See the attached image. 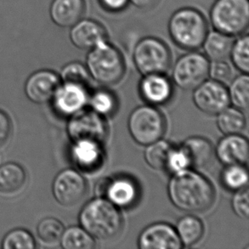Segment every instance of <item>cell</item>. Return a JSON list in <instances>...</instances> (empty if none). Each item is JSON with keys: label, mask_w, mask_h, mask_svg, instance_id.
Here are the masks:
<instances>
[{"label": "cell", "mask_w": 249, "mask_h": 249, "mask_svg": "<svg viewBox=\"0 0 249 249\" xmlns=\"http://www.w3.org/2000/svg\"><path fill=\"white\" fill-rule=\"evenodd\" d=\"M67 132L73 142L90 141L101 144L107 136V124L103 116L84 108L70 117Z\"/></svg>", "instance_id": "9c48e42d"}, {"label": "cell", "mask_w": 249, "mask_h": 249, "mask_svg": "<svg viewBox=\"0 0 249 249\" xmlns=\"http://www.w3.org/2000/svg\"><path fill=\"white\" fill-rule=\"evenodd\" d=\"M3 249H35L37 248L34 236L21 228L12 230L7 233L2 241Z\"/></svg>", "instance_id": "4dcf8cb0"}, {"label": "cell", "mask_w": 249, "mask_h": 249, "mask_svg": "<svg viewBox=\"0 0 249 249\" xmlns=\"http://www.w3.org/2000/svg\"><path fill=\"white\" fill-rule=\"evenodd\" d=\"M233 64L243 73L249 72V35H240L233 42L230 54Z\"/></svg>", "instance_id": "1f68e13d"}, {"label": "cell", "mask_w": 249, "mask_h": 249, "mask_svg": "<svg viewBox=\"0 0 249 249\" xmlns=\"http://www.w3.org/2000/svg\"><path fill=\"white\" fill-rule=\"evenodd\" d=\"M12 133V124L9 116L0 110V148L3 147L10 141Z\"/></svg>", "instance_id": "74e56055"}, {"label": "cell", "mask_w": 249, "mask_h": 249, "mask_svg": "<svg viewBox=\"0 0 249 249\" xmlns=\"http://www.w3.org/2000/svg\"><path fill=\"white\" fill-rule=\"evenodd\" d=\"M61 84V78L56 72L44 69L29 76L24 91L29 101L35 104H44L52 101Z\"/></svg>", "instance_id": "7c38bea8"}, {"label": "cell", "mask_w": 249, "mask_h": 249, "mask_svg": "<svg viewBox=\"0 0 249 249\" xmlns=\"http://www.w3.org/2000/svg\"><path fill=\"white\" fill-rule=\"evenodd\" d=\"M133 60L142 75L165 73L171 65V52L161 39L145 37L135 44Z\"/></svg>", "instance_id": "52a82bcc"}, {"label": "cell", "mask_w": 249, "mask_h": 249, "mask_svg": "<svg viewBox=\"0 0 249 249\" xmlns=\"http://www.w3.org/2000/svg\"><path fill=\"white\" fill-rule=\"evenodd\" d=\"M53 106L58 114L64 117L71 115L84 109L89 101L87 87L81 84L61 83L54 98Z\"/></svg>", "instance_id": "4fadbf2b"}, {"label": "cell", "mask_w": 249, "mask_h": 249, "mask_svg": "<svg viewBox=\"0 0 249 249\" xmlns=\"http://www.w3.org/2000/svg\"><path fill=\"white\" fill-rule=\"evenodd\" d=\"M140 92L149 104L160 106L171 99L173 87L164 73H152L144 75L140 83Z\"/></svg>", "instance_id": "e0dca14e"}, {"label": "cell", "mask_w": 249, "mask_h": 249, "mask_svg": "<svg viewBox=\"0 0 249 249\" xmlns=\"http://www.w3.org/2000/svg\"><path fill=\"white\" fill-rule=\"evenodd\" d=\"M209 16L214 30L238 37L249 28V0H216Z\"/></svg>", "instance_id": "5b68a950"}, {"label": "cell", "mask_w": 249, "mask_h": 249, "mask_svg": "<svg viewBox=\"0 0 249 249\" xmlns=\"http://www.w3.org/2000/svg\"><path fill=\"white\" fill-rule=\"evenodd\" d=\"M172 148L171 144L162 139L146 145L144 155L145 162L156 170L166 169L168 155Z\"/></svg>", "instance_id": "4316f807"}, {"label": "cell", "mask_w": 249, "mask_h": 249, "mask_svg": "<svg viewBox=\"0 0 249 249\" xmlns=\"http://www.w3.org/2000/svg\"><path fill=\"white\" fill-rule=\"evenodd\" d=\"M223 185L231 191H239L248 187L249 172L244 165H226L221 174Z\"/></svg>", "instance_id": "f546056e"}, {"label": "cell", "mask_w": 249, "mask_h": 249, "mask_svg": "<svg viewBox=\"0 0 249 249\" xmlns=\"http://www.w3.org/2000/svg\"><path fill=\"white\" fill-rule=\"evenodd\" d=\"M85 10V0H53L50 14L55 25L68 28L84 18Z\"/></svg>", "instance_id": "d6986e66"}, {"label": "cell", "mask_w": 249, "mask_h": 249, "mask_svg": "<svg viewBox=\"0 0 249 249\" xmlns=\"http://www.w3.org/2000/svg\"><path fill=\"white\" fill-rule=\"evenodd\" d=\"M209 67L210 62L205 54L190 51L175 62L173 80L183 89H194L209 78Z\"/></svg>", "instance_id": "ba28073f"}, {"label": "cell", "mask_w": 249, "mask_h": 249, "mask_svg": "<svg viewBox=\"0 0 249 249\" xmlns=\"http://www.w3.org/2000/svg\"><path fill=\"white\" fill-rule=\"evenodd\" d=\"M214 152L219 162L225 165H245L249 162V142L240 134L226 135L219 141Z\"/></svg>", "instance_id": "2e32d148"}, {"label": "cell", "mask_w": 249, "mask_h": 249, "mask_svg": "<svg viewBox=\"0 0 249 249\" xmlns=\"http://www.w3.org/2000/svg\"><path fill=\"white\" fill-rule=\"evenodd\" d=\"M175 231L182 245L192 247L198 243L202 238L204 233V226L198 217L188 214L178 219Z\"/></svg>", "instance_id": "cb8c5ba5"}, {"label": "cell", "mask_w": 249, "mask_h": 249, "mask_svg": "<svg viewBox=\"0 0 249 249\" xmlns=\"http://www.w3.org/2000/svg\"><path fill=\"white\" fill-rule=\"evenodd\" d=\"M190 168L191 162L181 146L179 148L173 147L168 155L166 169L173 174H176Z\"/></svg>", "instance_id": "e575fe53"}, {"label": "cell", "mask_w": 249, "mask_h": 249, "mask_svg": "<svg viewBox=\"0 0 249 249\" xmlns=\"http://www.w3.org/2000/svg\"><path fill=\"white\" fill-rule=\"evenodd\" d=\"M71 156L75 165L84 172L94 171L103 161L101 143L90 141L73 142Z\"/></svg>", "instance_id": "ffe728a7"}, {"label": "cell", "mask_w": 249, "mask_h": 249, "mask_svg": "<svg viewBox=\"0 0 249 249\" xmlns=\"http://www.w3.org/2000/svg\"><path fill=\"white\" fill-rule=\"evenodd\" d=\"M60 243L64 249H92L95 247L94 237L82 226H71L65 229Z\"/></svg>", "instance_id": "484cf974"}, {"label": "cell", "mask_w": 249, "mask_h": 249, "mask_svg": "<svg viewBox=\"0 0 249 249\" xmlns=\"http://www.w3.org/2000/svg\"><path fill=\"white\" fill-rule=\"evenodd\" d=\"M232 69L226 61H213L209 67V77L220 84H228L232 78Z\"/></svg>", "instance_id": "d590c367"}, {"label": "cell", "mask_w": 249, "mask_h": 249, "mask_svg": "<svg viewBox=\"0 0 249 249\" xmlns=\"http://www.w3.org/2000/svg\"><path fill=\"white\" fill-rule=\"evenodd\" d=\"M230 102L240 110H248L249 107V77L247 73L233 79L230 85Z\"/></svg>", "instance_id": "83f0119b"}, {"label": "cell", "mask_w": 249, "mask_h": 249, "mask_svg": "<svg viewBox=\"0 0 249 249\" xmlns=\"http://www.w3.org/2000/svg\"><path fill=\"white\" fill-rule=\"evenodd\" d=\"M232 209L241 219H248L249 216V194L248 187L236 191L232 197Z\"/></svg>", "instance_id": "8d00e7d4"}, {"label": "cell", "mask_w": 249, "mask_h": 249, "mask_svg": "<svg viewBox=\"0 0 249 249\" xmlns=\"http://www.w3.org/2000/svg\"><path fill=\"white\" fill-rule=\"evenodd\" d=\"M194 89L193 101L196 107L206 114H219L229 107L228 89L219 82L205 80Z\"/></svg>", "instance_id": "8fae6325"}, {"label": "cell", "mask_w": 249, "mask_h": 249, "mask_svg": "<svg viewBox=\"0 0 249 249\" xmlns=\"http://www.w3.org/2000/svg\"><path fill=\"white\" fill-rule=\"evenodd\" d=\"M27 183V173L17 162H6L0 166V193L12 195L22 190Z\"/></svg>", "instance_id": "7402d4cb"}, {"label": "cell", "mask_w": 249, "mask_h": 249, "mask_svg": "<svg viewBox=\"0 0 249 249\" xmlns=\"http://www.w3.org/2000/svg\"><path fill=\"white\" fill-rule=\"evenodd\" d=\"M181 147L188 157L191 167L196 168H205L215 156L212 143L208 139L200 136L187 139Z\"/></svg>", "instance_id": "44dd1931"}, {"label": "cell", "mask_w": 249, "mask_h": 249, "mask_svg": "<svg viewBox=\"0 0 249 249\" xmlns=\"http://www.w3.org/2000/svg\"><path fill=\"white\" fill-rule=\"evenodd\" d=\"M139 197L138 185L128 177L110 178L105 198L118 209H128L134 205Z\"/></svg>", "instance_id": "ac0fdd59"}, {"label": "cell", "mask_w": 249, "mask_h": 249, "mask_svg": "<svg viewBox=\"0 0 249 249\" xmlns=\"http://www.w3.org/2000/svg\"><path fill=\"white\" fill-rule=\"evenodd\" d=\"M159 1L160 0H129V3L141 10H148L157 6Z\"/></svg>", "instance_id": "ab89813d"}, {"label": "cell", "mask_w": 249, "mask_h": 249, "mask_svg": "<svg viewBox=\"0 0 249 249\" xmlns=\"http://www.w3.org/2000/svg\"><path fill=\"white\" fill-rule=\"evenodd\" d=\"M142 249H179L182 243L175 228L167 223L159 222L147 226L139 236Z\"/></svg>", "instance_id": "5bb4252c"}, {"label": "cell", "mask_w": 249, "mask_h": 249, "mask_svg": "<svg viewBox=\"0 0 249 249\" xmlns=\"http://www.w3.org/2000/svg\"><path fill=\"white\" fill-rule=\"evenodd\" d=\"M109 180H110L109 178H102L98 179L94 185V194L96 196V197H104L105 198Z\"/></svg>", "instance_id": "60d3db41"}, {"label": "cell", "mask_w": 249, "mask_h": 249, "mask_svg": "<svg viewBox=\"0 0 249 249\" xmlns=\"http://www.w3.org/2000/svg\"><path fill=\"white\" fill-rule=\"evenodd\" d=\"M87 181L73 168L60 172L52 183V193L56 202L64 207H71L81 202L87 192Z\"/></svg>", "instance_id": "30bf717a"}, {"label": "cell", "mask_w": 249, "mask_h": 249, "mask_svg": "<svg viewBox=\"0 0 249 249\" xmlns=\"http://www.w3.org/2000/svg\"><path fill=\"white\" fill-rule=\"evenodd\" d=\"M128 128L135 142L148 145L162 139L165 134V118L154 106H142L132 111Z\"/></svg>", "instance_id": "8992f818"}, {"label": "cell", "mask_w": 249, "mask_h": 249, "mask_svg": "<svg viewBox=\"0 0 249 249\" xmlns=\"http://www.w3.org/2000/svg\"><path fill=\"white\" fill-rule=\"evenodd\" d=\"M59 76L61 83L81 84L86 87L91 79L86 66L78 61H72L64 66Z\"/></svg>", "instance_id": "d6a6232c"}, {"label": "cell", "mask_w": 249, "mask_h": 249, "mask_svg": "<svg viewBox=\"0 0 249 249\" xmlns=\"http://www.w3.org/2000/svg\"><path fill=\"white\" fill-rule=\"evenodd\" d=\"M70 39L75 47L89 51L101 42L107 40V32L97 20L83 18L71 27Z\"/></svg>", "instance_id": "9a60e30c"}, {"label": "cell", "mask_w": 249, "mask_h": 249, "mask_svg": "<svg viewBox=\"0 0 249 249\" xmlns=\"http://www.w3.org/2000/svg\"><path fill=\"white\" fill-rule=\"evenodd\" d=\"M168 29L169 36L177 46L185 51H196L202 47L209 34V24L201 11L185 7L172 15Z\"/></svg>", "instance_id": "7a4b0ae2"}, {"label": "cell", "mask_w": 249, "mask_h": 249, "mask_svg": "<svg viewBox=\"0 0 249 249\" xmlns=\"http://www.w3.org/2000/svg\"><path fill=\"white\" fill-rule=\"evenodd\" d=\"M89 100L91 109L103 117L112 114L117 107V100L114 94L106 89L95 91Z\"/></svg>", "instance_id": "836d02e7"}, {"label": "cell", "mask_w": 249, "mask_h": 249, "mask_svg": "<svg viewBox=\"0 0 249 249\" xmlns=\"http://www.w3.org/2000/svg\"><path fill=\"white\" fill-rule=\"evenodd\" d=\"M82 227L98 240L113 238L120 232L123 218L118 208L104 197L87 202L79 213Z\"/></svg>", "instance_id": "3957f363"}, {"label": "cell", "mask_w": 249, "mask_h": 249, "mask_svg": "<svg viewBox=\"0 0 249 249\" xmlns=\"http://www.w3.org/2000/svg\"><path fill=\"white\" fill-rule=\"evenodd\" d=\"M86 68L91 78L103 85L121 81L126 71L124 58L118 48L103 41L89 51Z\"/></svg>", "instance_id": "277c9868"}, {"label": "cell", "mask_w": 249, "mask_h": 249, "mask_svg": "<svg viewBox=\"0 0 249 249\" xmlns=\"http://www.w3.org/2000/svg\"><path fill=\"white\" fill-rule=\"evenodd\" d=\"M168 194L172 203L185 212L205 211L215 200L212 183L190 168L174 174L168 182Z\"/></svg>", "instance_id": "6da1fadb"}, {"label": "cell", "mask_w": 249, "mask_h": 249, "mask_svg": "<svg viewBox=\"0 0 249 249\" xmlns=\"http://www.w3.org/2000/svg\"><path fill=\"white\" fill-rule=\"evenodd\" d=\"M233 42L232 37L214 30L209 32L202 47L209 60L225 61L230 57Z\"/></svg>", "instance_id": "603a6c76"}, {"label": "cell", "mask_w": 249, "mask_h": 249, "mask_svg": "<svg viewBox=\"0 0 249 249\" xmlns=\"http://www.w3.org/2000/svg\"><path fill=\"white\" fill-rule=\"evenodd\" d=\"M106 11L111 13H119L128 7L129 0H98Z\"/></svg>", "instance_id": "f35d334b"}, {"label": "cell", "mask_w": 249, "mask_h": 249, "mask_svg": "<svg viewBox=\"0 0 249 249\" xmlns=\"http://www.w3.org/2000/svg\"><path fill=\"white\" fill-rule=\"evenodd\" d=\"M64 226L59 219L46 217L38 223L37 226V237L41 242L51 245L60 243Z\"/></svg>", "instance_id": "f1b7e54d"}, {"label": "cell", "mask_w": 249, "mask_h": 249, "mask_svg": "<svg viewBox=\"0 0 249 249\" xmlns=\"http://www.w3.org/2000/svg\"><path fill=\"white\" fill-rule=\"evenodd\" d=\"M217 115V126L224 135H238L246 127V117L238 108L227 107Z\"/></svg>", "instance_id": "d4e9b609"}]
</instances>
